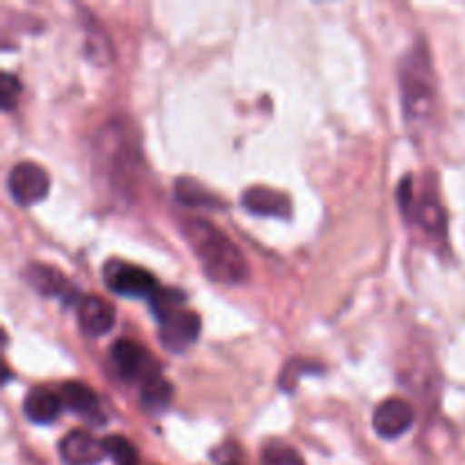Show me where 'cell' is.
I'll return each mask as SVG.
<instances>
[{"mask_svg": "<svg viewBox=\"0 0 465 465\" xmlns=\"http://www.w3.org/2000/svg\"><path fill=\"white\" fill-rule=\"evenodd\" d=\"M18 94H21V82L12 73H3V80H0V103H3L5 112H12L18 100Z\"/></svg>", "mask_w": 465, "mask_h": 465, "instance_id": "19", "label": "cell"}, {"mask_svg": "<svg viewBox=\"0 0 465 465\" xmlns=\"http://www.w3.org/2000/svg\"><path fill=\"white\" fill-rule=\"evenodd\" d=\"M62 398L50 389H32L23 402V413L35 425H50L62 413Z\"/></svg>", "mask_w": 465, "mask_h": 465, "instance_id": "13", "label": "cell"}, {"mask_svg": "<svg viewBox=\"0 0 465 465\" xmlns=\"http://www.w3.org/2000/svg\"><path fill=\"white\" fill-rule=\"evenodd\" d=\"M112 361L118 375L125 381H148L154 377L150 372V354L134 341L121 339L112 348Z\"/></svg>", "mask_w": 465, "mask_h": 465, "instance_id": "8", "label": "cell"}, {"mask_svg": "<svg viewBox=\"0 0 465 465\" xmlns=\"http://www.w3.org/2000/svg\"><path fill=\"white\" fill-rule=\"evenodd\" d=\"M182 230L209 280L221 284H241L248 277V262L243 252L212 223L204 218H189Z\"/></svg>", "mask_w": 465, "mask_h": 465, "instance_id": "1", "label": "cell"}, {"mask_svg": "<svg viewBox=\"0 0 465 465\" xmlns=\"http://www.w3.org/2000/svg\"><path fill=\"white\" fill-rule=\"evenodd\" d=\"M104 284L118 295H130V298H153L157 293V280L143 268L134 263L114 259L104 266Z\"/></svg>", "mask_w": 465, "mask_h": 465, "instance_id": "4", "label": "cell"}, {"mask_svg": "<svg viewBox=\"0 0 465 465\" xmlns=\"http://www.w3.org/2000/svg\"><path fill=\"white\" fill-rule=\"evenodd\" d=\"M413 420H416V411H413L411 404L407 400L400 398H389L386 402H381L375 409V416H372V427H375L377 434L381 439H400L402 434H407L411 430Z\"/></svg>", "mask_w": 465, "mask_h": 465, "instance_id": "6", "label": "cell"}, {"mask_svg": "<svg viewBox=\"0 0 465 465\" xmlns=\"http://www.w3.org/2000/svg\"><path fill=\"white\" fill-rule=\"evenodd\" d=\"M116 322V312L107 300L89 295L77 302V325L86 336H103Z\"/></svg>", "mask_w": 465, "mask_h": 465, "instance_id": "10", "label": "cell"}, {"mask_svg": "<svg viewBox=\"0 0 465 465\" xmlns=\"http://www.w3.org/2000/svg\"><path fill=\"white\" fill-rule=\"evenodd\" d=\"M175 198L177 203L186 204V207L216 209L218 204H221V198H216L207 186L191 180V177H180V180L175 182Z\"/></svg>", "mask_w": 465, "mask_h": 465, "instance_id": "14", "label": "cell"}, {"mask_svg": "<svg viewBox=\"0 0 465 465\" xmlns=\"http://www.w3.org/2000/svg\"><path fill=\"white\" fill-rule=\"evenodd\" d=\"M263 465H304V461L293 448L272 445V448H268L263 452Z\"/></svg>", "mask_w": 465, "mask_h": 465, "instance_id": "18", "label": "cell"}, {"mask_svg": "<svg viewBox=\"0 0 465 465\" xmlns=\"http://www.w3.org/2000/svg\"><path fill=\"white\" fill-rule=\"evenodd\" d=\"M59 454L68 465H98L107 457L104 440H98L84 430H73L59 440Z\"/></svg>", "mask_w": 465, "mask_h": 465, "instance_id": "7", "label": "cell"}, {"mask_svg": "<svg viewBox=\"0 0 465 465\" xmlns=\"http://www.w3.org/2000/svg\"><path fill=\"white\" fill-rule=\"evenodd\" d=\"M104 450H107V457L112 459L114 465H139V454L136 448L123 436H109L104 439Z\"/></svg>", "mask_w": 465, "mask_h": 465, "instance_id": "16", "label": "cell"}, {"mask_svg": "<svg viewBox=\"0 0 465 465\" xmlns=\"http://www.w3.org/2000/svg\"><path fill=\"white\" fill-rule=\"evenodd\" d=\"M86 45H89V57L95 64H104L112 59V45H109V41L103 35H89Z\"/></svg>", "mask_w": 465, "mask_h": 465, "instance_id": "20", "label": "cell"}, {"mask_svg": "<svg viewBox=\"0 0 465 465\" xmlns=\"http://www.w3.org/2000/svg\"><path fill=\"white\" fill-rule=\"evenodd\" d=\"M418 221L436 236H445V227H448V221H445V212L436 200H425V203L418 207Z\"/></svg>", "mask_w": 465, "mask_h": 465, "instance_id": "17", "label": "cell"}, {"mask_svg": "<svg viewBox=\"0 0 465 465\" xmlns=\"http://www.w3.org/2000/svg\"><path fill=\"white\" fill-rule=\"evenodd\" d=\"M400 86H402L404 116L411 125H422L431 116L436 103L434 68L422 41H418L404 54L400 66Z\"/></svg>", "mask_w": 465, "mask_h": 465, "instance_id": "2", "label": "cell"}, {"mask_svg": "<svg viewBox=\"0 0 465 465\" xmlns=\"http://www.w3.org/2000/svg\"><path fill=\"white\" fill-rule=\"evenodd\" d=\"M230 465H234V463H230Z\"/></svg>", "mask_w": 465, "mask_h": 465, "instance_id": "21", "label": "cell"}, {"mask_svg": "<svg viewBox=\"0 0 465 465\" xmlns=\"http://www.w3.org/2000/svg\"><path fill=\"white\" fill-rule=\"evenodd\" d=\"M241 203L254 216L289 218L293 213V204H291L289 195L271 189V186H252V189L245 191Z\"/></svg>", "mask_w": 465, "mask_h": 465, "instance_id": "9", "label": "cell"}, {"mask_svg": "<svg viewBox=\"0 0 465 465\" xmlns=\"http://www.w3.org/2000/svg\"><path fill=\"white\" fill-rule=\"evenodd\" d=\"M7 189L14 203L21 204V207H32L48 195L50 177L39 163L21 162L9 171Z\"/></svg>", "mask_w": 465, "mask_h": 465, "instance_id": "5", "label": "cell"}, {"mask_svg": "<svg viewBox=\"0 0 465 465\" xmlns=\"http://www.w3.org/2000/svg\"><path fill=\"white\" fill-rule=\"evenodd\" d=\"M59 398H62L64 409L77 413L84 420H95L100 425L103 422V411H100L98 398H95L94 391L89 389L82 381H66V384L59 389Z\"/></svg>", "mask_w": 465, "mask_h": 465, "instance_id": "12", "label": "cell"}, {"mask_svg": "<svg viewBox=\"0 0 465 465\" xmlns=\"http://www.w3.org/2000/svg\"><path fill=\"white\" fill-rule=\"evenodd\" d=\"M159 321V341L171 352H184L198 341L200 336V318L198 313L189 309H168L157 313Z\"/></svg>", "mask_w": 465, "mask_h": 465, "instance_id": "3", "label": "cell"}, {"mask_svg": "<svg viewBox=\"0 0 465 465\" xmlns=\"http://www.w3.org/2000/svg\"><path fill=\"white\" fill-rule=\"evenodd\" d=\"M173 400V386L168 384L162 377H150L143 384V393H141V404L145 411L150 413H162L171 407Z\"/></svg>", "mask_w": 465, "mask_h": 465, "instance_id": "15", "label": "cell"}, {"mask_svg": "<svg viewBox=\"0 0 465 465\" xmlns=\"http://www.w3.org/2000/svg\"><path fill=\"white\" fill-rule=\"evenodd\" d=\"M25 280L30 282V286L36 291V293L45 295V298H62L64 302H73V300L77 298L75 286L68 284L66 277L53 266L30 263L25 271Z\"/></svg>", "mask_w": 465, "mask_h": 465, "instance_id": "11", "label": "cell"}]
</instances>
